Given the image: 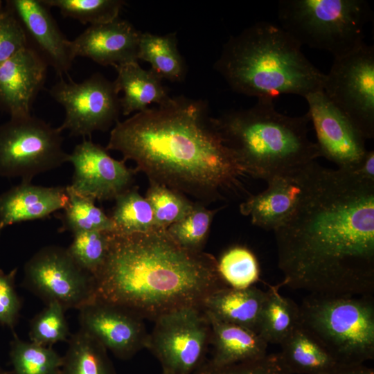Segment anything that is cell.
I'll return each instance as SVG.
<instances>
[{
    "label": "cell",
    "mask_w": 374,
    "mask_h": 374,
    "mask_svg": "<svg viewBox=\"0 0 374 374\" xmlns=\"http://www.w3.org/2000/svg\"><path fill=\"white\" fill-rule=\"evenodd\" d=\"M304 98L321 157L333 162L338 169L356 171L368 152L366 139L322 89L310 93Z\"/></svg>",
    "instance_id": "13"
},
{
    "label": "cell",
    "mask_w": 374,
    "mask_h": 374,
    "mask_svg": "<svg viewBox=\"0 0 374 374\" xmlns=\"http://www.w3.org/2000/svg\"><path fill=\"white\" fill-rule=\"evenodd\" d=\"M50 8H56L64 17L89 26L109 22L118 17L125 5L122 0H42Z\"/></svg>",
    "instance_id": "32"
},
{
    "label": "cell",
    "mask_w": 374,
    "mask_h": 374,
    "mask_svg": "<svg viewBox=\"0 0 374 374\" xmlns=\"http://www.w3.org/2000/svg\"><path fill=\"white\" fill-rule=\"evenodd\" d=\"M194 374H292L281 361L278 353L267 354L250 362L224 366L212 365L208 359Z\"/></svg>",
    "instance_id": "37"
},
{
    "label": "cell",
    "mask_w": 374,
    "mask_h": 374,
    "mask_svg": "<svg viewBox=\"0 0 374 374\" xmlns=\"http://www.w3.org/2000/svg\"><path fill=\"white\" fill-rule=\"evenodd\" d=\"M111 233L99 231L75 233L67 251L80 267L93 276L107 256Z\"/></svg>",
    "instance_id": "35"
},
{
    "label": "cell",
    "mask_w": 374,
    "mask_h": 374,
    "mask_svg": "<svg viewBox=\"0 0 374 374\" xmlns=\"http://www.w3.org/2000/svg\"><path fill=\"white\" fill-rule=\"evenodd\" d=\"M69 162L73 166L70 186L95 201L115 199L134 182V169L127 168L124 160L112 157L105 148L91 139H83L75 146Z\"/></svg>",
    "instance_id": "14"
},
{
    "label": "cell",
    "mask_w": 374,
    "mask_h": 374,
    "mask_svg": "<svg viewBox=\"0 0 374 374\" xmlns=\"http://www.w3.org/2000/svg\"><path fill=\"white\" fill-rule=\"evenodd\" d=\"M323 93L366 139L374 137V47L365 42L334 57Z\"/></svg>",
    "instance_id": "10"
},
{
    "label": "cell",
    "mask_w": 374,
    "mask_h": 374,
    "mask_svg": "<svg viewBox=\"0 0 374 374\" xmlns=\"http://www.w3.org/2000/svg\"><path fill=\"white\" fill-rule=\"evenodd\" d=\"M217 267L222 279L233 288H247L259 280L257 258L244 247L235 246L227 249L217 260Z\"/></svg>",
    "instance_id": "34"
},
{
    "label": "cell",
    "mask_w": 374,
    "mask_h": 374,
    "mask_svg": "<svg viewBox=\"0 0 374 374\" xmlns=\"http://www.w3.org/2000/svg\"><path fill=\"white\" fill-rule=\"evenodd\" d=\"M330 374H374V370L364 364L347 365L339 366Z\"/></svg>",
    "instance_id": "41"
},
{
    "label": "cell",
    "mask_w": 374,
    "mask_h": 374,
    "mask_svg": "<svg viewBox=\"0 0 374 374\" xmlns=\"http://www.w3.org/2000/svg\"><path fill=\"white\" fill-rule=\"evenodd\" d=\"M12 373H9V372H7V371H5L2 369L0 368V374H11Z\"/></svg>",
    "instance_id": "42"
},
{
    "label": "cell",
    "mask_w": 374,
    "mask_h": 374,
    "mask_svg": "<svg viewBox=\"0 0 374 374\" xmlns=\"http://www.w3.org/2000/svg\"><path fill=\"white\" fill-rule=\"evenodd\" d=\"M28 46L26 32L7 3L0 8V64Z\"/></svg>",
    "instance_id": "38"
},
{
    "label": "cell",
    "mask_w": 374,
    "mask_h": 374,
    "mask_svg": "<svg viewBox=\"0 0 374 374\" xmlns=\"http://www.w3.org/2000/svg\"><path fill=\"white\" fill-rule=\"evenodd\" d=\"M68 202L66 186L46 187L21 181L0 194V234L7 226L44 219Z\"/></svg>",
    "instance_id": "19"
},
{
    "label": "cell",
    "mask_w": 374,
    "mask_h": 374,
    "mask_svg": "<svg viewBox=\"0 0 374 374\" xmlns=\"http://www.w3.org/2000/svg\"><path fill=\"white\" fill-rule=\"evenodd\" d=\"M137 60L147 62L160 78L181 82L186 67L177 47L176 33L159 35L148 32L141 33Z\"/></svg>",
    "instance_id": "25"
},
{
    "label": "cell",
    "mask_w": 374,
    "mask_h": 374,
    "mask_svg": "<svg viewBox=\"0 0 374 374\" xmlns=\"http://www.w3.org/2000/svg\"><path fill=\"white\" fill-rule=\"evenodd\" d=\"M212 121L244 174L254 178L267 181L292 174L321 157L308 136V114H283L272 99H258L251 107L226 111Z\"/></svg>",
    "instance_id": "5"
},
{
    "label": "cell",
    "mask_w": 374,
    "mask_h": 374,
    "mask_svg": "<svg viewBox=\"0 0 374 374\" xmlns=\"http://www.w3.org/2000/svg\"><path fill=\"white\" fill-rule=\"evenodd\" d=\"M161 374H166V373H161Z\"/></svg>",
    "instance_id": "43"
},
{
    "label": "cell",
    "mask_w": 374,
    "mask_h": 374,
    "mask_svg": "<svg viewBox=\"0 0 374 374\" xmlns=\"http://www.w3.org/2000/svg\"><path fill=\"white\" fill-rule=\"evenodd\" d=\"M21 22L29 45L54 69L60 78L68 76L75 57L67 39L42 0L7 2Z\"/></svg>",
    "instance_id": "17"
},
{
    "label": "cell",
    "mask_w": 374,
    "mask_h": 374,
    "mask_svg": "<svg viewBox=\"0 0 374 374\" xmlns=\"http://www.w3.org/2000/svg\"><path fill=\"white\" fill-rule=\"evenodd\" d=\"M270 286L258 328V335L269 344H280L300 324V310L292 299L281 295L279 287Z\"/></svg>",
    "instance_id": "27"
},
{
    "label": "cell",
    "mask_w": 374,
    "mask_h": 374,
    "mask_svg": "<svg viewBox=\"0 0 374 374\" xmlns=\"http://www.w3.org/2000/svg\"><path fill=\"white\" fill-rule=\"evenodd\" d=\"M300 193L276 229L280 285L310 294L374 292V180L315 161L299 172Z\"/></svg>",
    "instance_id": "1"
},
{
    "label": "cell",
    "mask_w": 374,
    "mask_h": 374,
    "mask_svg": "<svg viewBox=\"0 0 374 374\" xmlns=\"http://www.w3.org/2000/svg\"><path fill=\"white\" fill-rule=\"evenodd\" d=\"M117 76L114 80L120 98L121 114L127 116L146 109L152 103L166 102L170 96L160 78L151 69L145 70L138 62L114 66Z\"/></svg>",
    "instance_id": "23"
},
{
    "label": "cell",
    "mask_w": 374,
    "mask_h": 374,
    "mask_svg": "<svg viewBox=\"0 0 374 374\" xmlns=\"http://www.w3.org/2000/svg\"><path fill=\"white\" fill-rule=\"evenodd\" d=\"M145 197L152 208L156 229H167L180 221L195 204L185 195L153 181H149Z\"/></svg>",
    "instance_id": "33"
},
{
    "label": "cell",
    "mask_w": 374,
    "mask_h": 374,
    "mask_svg": "<svg viewBox=\"0 0 374 374\" xmlns=\"http://www.w3.org/2000/svg\"><path fill=\"white\" fill-rule=\"evenodd\" d=\"M23 284L46 304L80 310L96 299L93 276L80 267L67 249L41 248L25 263Z\"/></svg>",
    "instance_id": "11"
},
{
    "label": "cell",
    "mask_w": 374,
    "mask_h": 374,
    "mask_svg": "<svg viewBox=\"0 0 374 374\" xmlns=\"http://www.w3.org/2000/svg\"><path fill=\"white\" fill-rule=\"evenodd\" d=\"M17 269L6 274L0 269V325L13 330L19 319L21 302L15 288Z\"/></svg>",
    "instance_id": "39"
},
{
    "label": "cell",
    "mask_w": 374,
    "mask_h": 374,
    "mask_svg": "<svg viewBox=\"0 0 374 374\" xmlns=\"http://www.w3.org/2000/svg\"><path fill=\"white\" fill-rule=\"evenodd\" d=\"M277 15L280 26L301 46L337 57L364 43V27L373 15L365 0H280Z\"/></svg>",
    "instance_id": "7"
},
{
    "label": "cell",
    "mask_w": 374,
    "mask_h": 374,
    "mask_svg": "<svg viewBox=\"0 0 374 374\" xmlns=\"http://www.w3.org/2000/svg\"><path fill=\"white\" fill-rule=\"evenodd\" d=\"M48 66L30 45L0 64V109L10 118L31 114Z\"/></svg>",
    "instance_id": "16"
},
{
    "label": "cell",
    "mask_w": 374,
    "mask_h": 374,
    "mask_svg": "<svg viewBox=\"0 0 374 374\" xmlns=\"http://www.w3.org/2000/svg\"><path fill=\"white\" fill-rule=\"evenodd\" d=\"M67 204L62 217L61 231L72 234L81 231L114 232L109 216L95 205V200L75 192L70 185L66 186Z\"/></svg>",
    "instance_id": "29"
},
{
    "label": "cell",
    "mask_w": 374,
    "mask_h": 374,
    "mask_svg": "<svg viewBox=\"0 0 374 374\" xmlns=\"http://www.w3.org/2000/svg\"><path fill=\"white\" fill-rule=\"evenodd\" d=\"M64 311L57 302L47 303L30 321V341L49 347L59 341H68L71 335Z\"/></svg>",
    "instance_id": "36"
},
{
    "label": "cell",
    "mask_w": 374,
    "mask_h": 374,
    "mask_svg": "<svg viewBox=\"0 0 374 374\" xmlns=\"http://www.w3.org/2000/svg\"><path fill=\"white\" fill-rule=\"evenodd\" d=\"M220 210H211L195 202L193 210L182 220L170 225L166 231L181 247L192 251H203L213 218Z\"/></svg>",
    "instance_id": "31"
},
{
    "label": "cell",
    "mask_w": 374,
    "mask_h": 374,
    "mask_svg": "<svg viewBox=\"0 0 374 374\" xmlns=\"http://www.w3.org/2000/svg\"><path fill=\"white\" fill-rule=\"evenodd\" d=\"M267 292L255 286L244 289L226 287L208 295L200 308L207 315L258 333Z\"/></svg>",
    "instance_id": "21"
},
{
    "label": "cell",
    "mask_w": 374,
    "mask_h": 374,
    "mask_svg": "<svg viewBox=\"0 0 374 374\" xmlns=\"http://www.w3.org/2000/svg\"><path fill=\"white\" fill-rule=\"evenodd\" d=\"M93 278L96 299L153 321L179 308L200 307L211 293L229 287L213 256L181 247L166 229L112 232L107 256Z\"/></svg>",
    "instance_id": "3"
},
{
    "label": "cell",
    "mask_w": 374,
    "mask_h": 374,
    "mask_svg": "<svg viewBox=\"0 0 374 374\" xmlns=\"http://www.w3.org/2000/svg\"><path fill=\"white\" fill-rule=\"evenodd\" d=\"M105 148L133 161L149 181L204 205L223 199L222 192L246 175L215 128L208 103L183 96L118 121Z\"/></svg>",
    "instance_id": "2"
},
{
    "label": "cell",
    "mask_w": 374,
    "mask_h": 374,
    "mask_svg": "<svg viewBox=\"0 0 374 374\" xmlns=\"http://www.w3.org/2000/svg\"><path fill=\"white\" fill-rule=\"evenodd\" d=\"M299 170L268 180L265 190L240 204L241 214L249 216L253 225L265 230L278 228L295 208L300 193Z\"/></svg>",
    "instance_id": "20"
},
{
    "label": "cell",
    "mask_w": 374,
    "mask_h": 374,
    "mask_svg": "<svg viewBox=\"0 0 374 374\" xmlns=\"http://www.w3.org/2000/svg\"><path fill=\"white\" fill-rule=\"evenodd\" d=\"M62 132L32 114L1 124L0 177L31 182L35 176L69 162Z\"/></svg>",
    "instance_id": "8"
},
{
    "label": "cell",
    "mask_w": 374,
    "mask_h": 374,
    "mask_svg": "<svg viewBox=\"0 0 374 374\" xmlns=\"http://www.w3.org/2000/svg\"><path fill=\"white\" fill-rule=\"evenodd\" d=\"M300 323L343 366L374 359L372 296L310 294L299 305Z\"/></svg>",
    "instance_id": "6"
},
{
    "label": "cell",
    "mask_w": 374,
    "mask_h": 374,
    "mask_svg": "<svg viewBox=\"0 0 374 374\" xmlns=\"http://www.w3.org/2000/svg\"><path fill=\"white\" fill-rule=\"evenodd\" d=\"M79 311L80 329L118 358L128 359L145 348L148 332L136 314L97 299Z\"/></svg>",
    "instance_id": "15"
},
{
    "label": "cell",
    "mask_w": 374,
    "mask_h": 374,
    "mask_svg": "<svg viewBox=\"0 0 374 374\" xmlns=\"http://www.w3.org/2000/svg\"><path fill=\"white\" fill-rule=\"evenodd\" d=\"M280 346L279 357L292 374H330L343 366L301 323Z\"/></svg>",
    "instance_id": "24"
},
{
    "label": "cell",
    "mask_w": 374,
    "mask_h": 374,
    "mask_svg": "<svg viewBox=\"0 0 374 374\" xmlns=\"http://www.w3.org/2000/svg\"><path fill=\"white\" fill-rule=\"evenodd\" d=\"M354 172L364 179L374 180V152L373 150H368L363 161Z\"/></svg>",
    "instance_id": "40"
},
{
    "label": "cell",
    "mask_w": 374,
    "mask_h": 374,
    "mask_svg": "<svg viewBox=\"0 0 374 374\" xmlns=\"http://www.w3.org/2000/svg\"><path fill=\"white\" fill-rule=\"evenodd\" d=\"M145 348L166 374H194L206 361L211 344L209 321L200 307L190 306L164 314L154 321Z\"/></svg>",
    "instance_id": "9"
},
{
    "label": "cell",
    "mask_w": 374,
    "mask_h": 374,
    "mask_svg": "<svg viewBox=\"0 0 374 374\" xmlns=\"http://www.w3.org/2000/svg\"><path fill=\"white\" fill-rule=\"evenodd\" d=\"M141 32L118 17L109 22L89 26L71 41L73 55L89 58L102 66H116L138 62Z\"/></svg>",
    "instance_id": "18"
},
{
    "label": "cell",
    "mask_w": 374,
    "mask_h": 374,
    "mask_svg": "<svg viewBox=\"0 0 374 374\" xmlns=\"http://www.w3.org/2000/svg\"><path fill=\"white\" fill-rule=\"evenodd\" d=\"M60 374H116L107 350L80 329L71 335Z\"/></svg>",
    "instance_id": "26"
},
{
    "label": "cell",
    "mask_w": 374,
    "mask_h": 374,
    "mask_svg": "<svg viewBox=\"0 0 374 374\" xmlns=\"http://www.w3.org/2000/svg\"><path fill=\"white\" fill-rule=\"evenodd\" d=\"M114 200L115 206L109 216L114 224L113 233L132 234L156 229L151 205L137 188L131 187Z\"/></svg>",
    "instance_id": "28"
},
{
    "label": "cell",
    "mask_w": 374,
    "mask_h": 374,
    "mask_svg": "<svg viewBox=\"0 0 374 374\" xmlns=\"http://www.w3.org/2000/svg\"><path fill=\"white\" fill-rule=\"evenodd\" d=\"M206 315L210 323L213 346L212 357L208 361L212 365L224 366L247 362L267 354L268 344L258 333Z\"/></svg>",
    "instance_id": "22"
},
{
    "label": "cell",
    "mask_w": 374,
    "mask_h": 374,
    "mask_svg": "<svg viewBox=\"0 0 374 374\" xmlns=\"http://www.w3.org/2000/svg\"><path fill=\"white\" fill-rule=\"evenodd\" d=\"M9 356L13 374H60L63 362L52 347L23 341L15 334Z\"/></svg>",
    "instance_id": "30"
},
{
    "label": "cell",
    "mask_w": 374,
    "mask_h": 374,
    "mask_svg": "<svg viewBox=\"0 0 374 374\" xmlns=\"http://www.w3.org/2000/svg\"><path fill=\"white\" fill-rule=\"evenodd\" d=\"M60 78L48 93L64 109V119L59 127L62 131L86 139L94 132L108 130L119 121L120 97L114 81L100 73L81 82Z\"/></svg>",
    "instance_id": "12"
},
{
    "label": "cell",
    "mask_w": 374,
    "mask_h": 374,
    "mask_svg": "<svg viewBox=\"0 0 374 374\" xmlns=\"http://www.w3.org/2000/svg\"><path fill=\"white\" fill-rule=\"evenodd\" d=\"M214 69L240 94L272 99L305 97L323 89L326 74L280 26L258 21L224 43Z\"/></svg>",
    "instance_id": "4"
}]
</instances>
